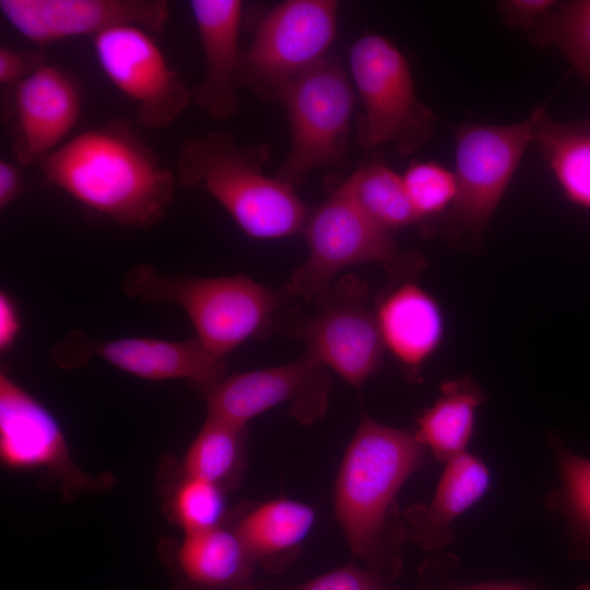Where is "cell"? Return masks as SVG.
Instances as JSON below:
<instances>
[{"label":"cell","instance_id":"6","mask_svg":"<svg viewBox=\"0 0 590 590\" xmlns=\"http://www.w3.org/2000/svg\"><path fill=\"white\" fill-rule=\"evenodd\" d=\"M536 111L504 126H456L457 194L444 214L441 228L449 240L477 246L520 161L534 139Z\"/></svg>","mask_w":590,"mask_h":590},{"label":"cell","instance_id":"1","mask_svg":"<svg viewBox=\"0 0 590 590\" xmlns=\"http://www.w3.org/2000/svg\"><path fill=\"white\" fill-rule=\"evenodd\" d=\"M48 184L128 227L154 225L174 199L176 174L129 127L110 122L68 139L42 161Z\"/></svg>","mask_w":590,"mask_h":590},{"label":"cell","instance_id":"8","mask_svg":"<svg viewBox=\"0 0 590 590\" xmlns=\"http://www.w3.org/2000/svg\"><path fill=\"white\" fill-rule=\"evenodd\" d=\"M285 107L291 148L276 177L295 188L321 166L343 162L354 105L351 82L329 56L293 80L278 98Z\"/></svg>","mask_w":590,"mask_h":590},{"label":"cell","instance_id":"4","mask_svg":"<svg viewBox=\"0 0 590 590\" xmlns=\"http://www.w3.org/2000/svg\"><path fill=\"white\" fill-rule=\"evenodd\" d=\"M123 290L146 303L179 305L200 343L222 359L267 331L282 300L280 294L245 274L167 276L148 264L129 270Z\"/></svg>","mask_w":590,"mask_h":590},{"label":"cell","instance_id":"17","mask_svg":"<svg viewBox=\"0 0 590 590\" xmlns=\"http://www.w3.org/2000/svg\"><path fill=\"white\" fill-rule=\"evenodd\" d=\"M190 8L205 61L204 79L192 92V101L213 119L229 118L239 108L236 90L243 2L192 0Z\"/></svg>","mask_w":590,"mask_h":590},{"label":"cell","instance_id":"34","mask_svg":"<svg viewBox=\"0 0 590 590\" xmlns=\"http://www.w3.org/2000/svg\"><path fill=\"white\" fill-rule=\"evenodd\" d=\"M23 188L22 172L10 161H0V209H7L16 200Z\"/></svg>","mask_w":590,"mask_h":590},{"label":"cell","instance_id":"21","mask_svg":"<svg viewBox=\"0 0 590 590\" xmlns=\"http://www.w3.org/2000/svg\"><path fill=\"white\" fill-rule=\"evenodd\" d=\"M177 562L193 586L206 590H253L255 564L234 530L222 526L185 534Z\"/></svg>","mask_w":590,"mask_h":590},{"label":"cell","instance_id":"19","mask_svg":"<svg viewBox=\"0 0 590 590\" xmlns=\"http://www.w3.org/2000/svg\"><path fill=\"white\" fill-rule=\"evenodd\" d=\"M489 481L484 462L467 451L447 461L430 502L404 511L408 534L428 551L447 546L452 541L451 524L481 499Z\"/></svg>","mask_w":590,"mask_h":590},{"label":"cell","instance_id":"35","mask_svg":"<svg viewBox=\"0 0 590 590\" xmlns=\"http://www.w3.org/2000/svg\"><path fill=\"white\" fill-rule=\"evenodd\" d=\"M446 590H539L536 587L517 582V581H502V582H483L473 585L451 583Z\"/></svg>","mask_w":590,"mask_h":590},{"label":"cell","instance_id":"23","mask_svg":"<svg viewBox=\"0 0 590 590\" xmlns=\"http://www.w3.org/2000/svg\"><path fill=\"white\" fill-rule=\"evenodd\" d=\"M535 111L533 141L565 196L590 209V121L557 122L548 117L543 106Z\"/></svg>","mask_w":590,"mask_h":590},{"label":"cell","instance_id":"25","mask_svg":"<svg viewBox=\"0 0 590 590\" xmlns=\"http://www.w3.org/2000/svg\"><path fill=\"white\" fill-rule=\"evenodd\" d=\"M246 437L247 427L206 416L185 456L184 475L232 487L245 469Z\"/></svg>","mask_w":590,"mask_h":590},{"label":"cell","instance_id":"28","mask_svg":"<svg viewBox=\"0 0 590 590\" xmlns=\"http://www.w3.org/2000/svg\"><path fill=\"white\" fill-rule=\"evenodd\" d=\"M225 489L184 475L172 497V515L185 534L220 527L226 511Z\"/></svg>","mask_w":590,"mask_h":590},{"label":"cell","instance_id":"18","mask_svg":"<svg viewBox=\"0 0 590 590\" xmlns=\"http://www.w3.org/2000/svg\"><path fill=\"white\" fill-rule=\"evenodd\" d=\"M397 281L377 302L376 320L385 349L408 377L417 381L442 340L444 316L437 300L416 279Z\"/></svg>","mask_w":590,"mask_h":590},{"label":"cell","instance_id":"32","mask_svg":"<svg viewBox=\"0 0 590 590\" xmlns=\"http://www.w3.org/2000/svg\"><path fill=\"white\" fill-rule=\"evenodd\" d=\"M43 63H45L44 58L38 52L1 46L0 83L13 87Z\"/></svg>","mask_w":590,"mask_h":590},{"label":"cell","instance_id":"20","mask_svg":"<svg viewBox=\"0 0 590 590\" xmlns=\"http://www.w3.org/2000/svg\"><path fill=\"white\" fill-rule=\"evenodd\" d=\"M315 521L311 506L275 498L251 506L234 531L255 565L276 571L295 558Z\"/></svg>","mask_w":590,"mask_h":590},{"label":"cell","instance_id":"27","mask_svg":"<svg viewBox=\"0 0 590 590\" xmlns=\"http://www.w3.org/2000/svg\"><path fill=\"white\" fill-rule=\"evenodd\" d=\"M538 47H556L590 85V0L559 1L530 32Z\"/></svg>","mask_w":590,"mask_h":590},{"label":"cell","instance_id":"3","mask_svg":"<svg viewBox=\"0 0 590 590\" xmlns=\"http://www.w3.org/2000/svg\"><path fill=\"white\" fill-rule=\"evenodd\" d=\"M269 155V146H241L226 132L189 135L179 146L177 184L210 194L251 238L287 237L303 231L307 208L292 186L264 174Z\"/></svg>","mask_w":590,"mask_h":590},{"label":"cell","instance_id":"5","mask_svg":"<svg viewBox=\"0 0 590 590\" xmlns=\"http://www.w3.org/2000/svg\"><path fill=\"white\" fill-rule=\"evenodd\" d=\"M302 232L308 257L293 271L283 291L306 303L321 302L335 275L352 266L379 263L397 280L416 279L426 267L418 252L401 250L391 232L338 188L307 216Z\"/></svg>","mask_w":590,"mask_h":590},{"label":"cell","instance_id":"29","mask_svg":"<svg viewBox=\"0 0 590 590\" xmlns=\"http://www.w3.org/2000/svg\"><path fill=\"white\" fill-rule=\"evenodd\" d=\"M402 178L421 224L445 214L456 198L455 173L436 162L413 161Z\"/></svg>","mask_w":590,"mask_h":590},{"label":"cell","instance_id":"15","mask_svg":"<svg viewBox=\"0 0 590 590\" xmlns=\"http://www.w3.org/2000/svg\"><path fill=\"white\" fill-rule=\"evenodd\" d=\"M71 339L74 351L56 349L55 361L64 367L84 363L94 355L133 376L149 380L184 378L200 388L225 376L224 359L208 351L196 339L167 341L153 338H122L106 342Z\"/></svg>","mask_w":590,"mask_h":590},{"label":"cell","instance_id":"12","mask_svg":"<svg viewBox=\"0 0 590 590\" xmlns=\"http://www.w3.org/2000/svg\"><path fill=\"white\" fill-rule=\"evenodd\" d=\"M93 48L103 73L134 105L143 127H168L192 101L149 31L115 26L94 36Z\"/></svg>","mask_w":590,"mask_h":590},{"label":"cell","instance_id":"14","mask_svg":"<svg viewBox=\"0 0 590 590\" xmlns=\"http://www.w3.org/2000/svg\"><path fill=\"white\" fill-rule=\"evenodd\" d=\"M0 457L14 470H46L68 489L92 488L93 481L71 460L56 417L8 374H0Z\"/></svg>","mask_w":590,"mask_h":590},{"label":"cell","instance_id":"16","mask_svg":"<svg viewBox=\"0 0 590 590\" xmlns=\"http://www.w3.org/2000/svg\"><path fill=\"white\" fill-rule=\"evenodd\" d=\"M13 150L21 164L43 161L76 126L81 96L61 69L43 63L13 86Z\"/></svg>","mask_w":590,"mask_h":590},{"label":"cell","instance_id":"2","mask_svg":"<svg viewBox=\"0 0 590 590\" xmlns=\"http://www.w3.org/2000/svg\"><path fill=\"white\" fill-rule=\"evenodd\" d=\"M425 460L414 432L363 417L341 461L333 492L337 520L352 553L369 568L394 573L404 532L396 526V496Z\"/></svg>","mask_w":590,"mask_h":590},{"label":"cell","instance_id":"24","mask_svg":"<svg viewBox=\"0 0 590 590\" xmlns=\"http://www.w3.org/2000/svg\"><path fill=\"white\" fill-rule=\"evenodd\" d=\"M381 227L396 231L420 225L403 178L381 160H373L337 187Z\"/></svg>","mask_w":590,"mask_h":590},{"label":"cell","instance_id":"26","mask_svg":"<svg viewBox=\"0 0 590 590\" xmlns=\"http://www.w3.org/2000/svg\"><path fill=\"white\" fill-rule=\"evenodd\" d=\"M554 453L560 479L547 506L565 519L569 554L575 559L590 557V458L581 457L555 441Z\"/></svg>","mask_w":590,"mask_h":590},{"label":"cell","instance_id":"22","mask_svg":"<svg viewBox=\"0 0 590 590\" xmlns=\"http://www.w3.org/2000/svg\"><path fill=\"white\" fill-rule=\"evenodd\" d=\"M484 400L483 390L470 376L445 380L437 400L416 420V439L445 463L462 455L473 434L476 409Z\"/></svg>","mask_w":590,"mask_h":590},{"label":"cell","instance_id":"36","mask_svg":"<svg viewBox=\"0 0 590 590\" xmlns=\"http://www.w3.org/2000/svg\"><path fill=\"white\" fill-rule=\"evenodd\" d=\"M575 590H590V583H581L577 586Z\"/></svg>","mask_w":590,"mask_h":590},{"label":"cell","instance_id":"30","mask_svg":"<svg viewBox=\"0 0 590 590\" xmlns=\"http://www.w3.org/2000/svg\"><path fill=\"white\" fill-rule=\"evenodd\" d=\"M292 590H397L386 575L346 565L315 577Z\"/></svg>","mask_w":590,"mask_h":590},{"label":"cell","instance_id":"33","mask_svg":"<svg viewBox=\"0 0 590 590\" xmlns=\"http://www.w3.org/2000/svg\"><path fill=\"white\" fill-rule=\"evenodd\" d=\"M21 330V319L13 298L5 292L0 293V351L12 347Z\"/></svg>","mask_w":590,"mask_h":590},{"label":"cell","instance_id":"9","mask_svg":"<svg viewBox=\"0 0 590 590\" xmlns=\"http://www.w3.org/2000/svg\"><path fill=\"white\" fill-rule=\"evenodd\" d=\"M338 7L332 0H288L273 7L241 52L238 87L278 99L293 80L328 57Z\"/></svg>","mask_w":590,"mask_h":590},{"label":"cell","instance_id":"31","mask_svg":"<svg viewBox=\"0 0 590 590\" xmlns=\"http://www.w3.org/2000/svg\"><path fill=\"white\" fill-rule=\"evenodd\" d=\"M558 2L555 0H503L497 7L508 26L530 32Z\"/></svg>","mask_w":590,"mask_h":590},{"label":"cell","instance_id":"11","mask_svg":"<svg viewBox=\"0 0 590 590\" xmlns=\"http://www.w3.org/2000/svg\"><path fill=\"white\" fill-rule=\"evenodd\" d=\"M330 386L328 368L305 351L290 363L225 375L201 390L206 416L247 427L256 416L283 404L300 424H314L327 413Z\"/></svg>","mask_w":590,"mask_h":590},{"label":"cell","instance_id":"13","mask_svg":"<svg viewBox=\"0 0 590 590\" xmlns=\"http://www.w3.org/2000/svg\"><path fill=\"white\" fill-rule=\"evenodd\" d=\"M0 12L23 37L46 45L119 25L162 31L169 11L161 0H0Z\"/></svg>","mask_w":590,"mask_h":590},{"label":"cell","instance_id":"7","mask_svg":"<svg viewBox=\"0 0 590 590\" xmlns=\"http://www.w3.org/2000/svg\"><path fill=\"white\" fill-rule=\"evenodd\" d=\"M350 70L363 113L358 140L366 149L392 144L406 156L432 137L435 116L416 97L411 68L387 37L366 34L350 48Z\"/></svg>","mask_w":590,"mask_h":590},{"label":"cell","instance_id":"10","mask_svg":"<svg viewBox=\"0 0 590 590\" xmlns=\"http://www.w3.org/2000/svg\"><path fill=\"white\" fill-rule=\"evenodd\" d=\"M318 310L287 327V334L302 340L311 356L356 389L377 373L385 346L367 283L356 275L334 281Z\"/></svg>","mask_w":590,"mask_h":590}]
</instances>
